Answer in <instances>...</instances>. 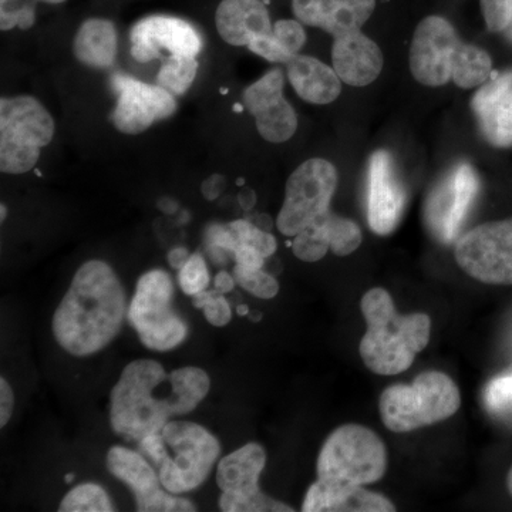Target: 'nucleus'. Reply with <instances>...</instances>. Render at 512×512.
<instances>
[{
	"label": "nucleus",
	"mask_w": 512,
	"mask_h": 512,
	"mask_svg": "<svg viewBox=\"0 0 512 512\" xmlns=\"http://www.w3.org/2000/svg\"><path fill=\"white\" fill-rule=\"evenodd\" d=\"M126 315V292L113 268L103 261L86 262L53 316L57 343L70 355L100 352L116 338Z\"/></svg>",
	"instance_id": "f257e3e1"
},
{
	"label": "nucleus",
	"mask_w": 512,
	"mask_h": 512,
	"mask_svg": "<svg viewBox=\"0 0 512 512\" xmlns=\"http://www.w3.org/2000/svg\"><path fill=\"white\" fill-rule=\"evenodd\" d=\"M360 311L367 330L360 340L359 353L370 372L399 375L409 370L416 356L429 346L430 316L423 312L400 315L386 289L367 291L360 301Z\"/></svg>",
	"instance_id": "f03ea898"
},
{
	"label": "nucleus",
	"mask_w": 512,
	"mask_h": 512,
	"mask_svg": "<svg viewBox=\"0 0 512 512\" xmlns=\"http://www.w3.org/2000/svg\"><path fill=\"white\" fill-rule=\"evenodd\" d=\"M165 369L150 359H138L126 366L110 394L111 427L126 440H143L160 433L177 416L174 390L158 396L168 379Z\"/></svg>",
	"instance_id": "7ed1b4c3"
},
{
	"label": "nucleus",
	"mask_w": 512,
	"mask_h": 512,
	"mask_svg": "<svg viewBox=\"0 0 512 512\" xmlns=\"http://www.w3.org/2000/svg\"><path fill=\"white\" fill-rule=\"evenodd\" d=\"M140 447L156 463L161 484L171 494L200 487L221 453L220 441L191 421H168L160 433L140 440Z\"/></svg>",
	"instance_id": "20e7f679"
},
{
	"label": "nucleus",
	"mask_w": 512,
	"mask_h": 512,
	"mask_svg": "<svg viewBox=\"0 0 512 512\" xmlns=\"http://www.w3.org/2000/svg\"><path fill=\"white\" fill-rule=\"evenodd\" d=\"M461 394L446 373L427 370L412 386L393 384L380 394V419L394 433H409L453 417L460 410Z\"/></svg>",
	"instance_id": "39448f33"
},
{
	"label": "nucleus",
	"mask_w": 512,
	"mask_h": 512,
	"mask_svg": "<svg viewBox=\"0 0 512 512\" xmlns=\"http://www.w3.org/2000/svg\"><path fill=\"white\" fill-rule=\"evenodd\" d=\"M386 470V444L375 431L360 424H343L320 448L316 481L328 487H365L382 480Z\"/></svg>",
	"instance_id": "423d86ee"
},
{
	"label": "nucleus",
	"mask_w": 512,
	"mask_h": 512,
	"mask_svg": "<svg viewBox=\"0 0 512 512\" xmlns=\"http://www.w3.org/2000/svg\"><path fill=\"white\" fill-rule=\"evenodd\" d=\"M55 121L35 97L0 100V170L26 174L35 168L40 150L52 143Z\"/></svg>",
	"instance_id": "0eeeda50"
},
{
	"label": "nucleus",
	"mask_w": 512,
	"mask_h": 512,
	"mask_svg": "<svg viewBox=\"0 0 512 512\" xmlns=\"http://www.w3.org/2000/svg\"><path fill=\"white\" fill-rule=\"evenodd\" d=\"M173 296V279L163 269H153L138 279L128 320L148 349L165 352L187 338V325L171 305Z\"/></svg>",
	"instance_id": "6e6552de"
},
{
	"label": "nucleus",
	"mask_w": 512,
	"mask_h": 512,
	"mask_svg": "<svg viewBox=\"0 0 512 512\" xmlns=\"http://www.w3.org/2000/svg\"><path fill=\"white\" fill-rule=\"evenodd\" d=\"M338 188V171L329 161L312 158L296 168L286 183L285 201L276 227L285 237H295L330 211Z\"/></svg>",
	"instance_id": "1a4fd4ad"
},
{
	"label": "nucleus",
	"mask_w": 512,
	"mask_h": 512,
	"mask_svg": "<svg viewBox=\"0 0 512 512\" xmlns=\"http://www.w3.org/2000/svg\"><path fill=\"white\" fill-rule=\"evenodd\" d=\"M266 466L264 447L245 444L220 461L217 484L221 488L220 508L225 512H291L292 507L262 493L259 477Z\"/></svg>",
	"instance_id": "9d476101"
},
{
	"label": "nucleus",
	"mask_w": 512,
	"mask_h": 512,
	"mask_svg": "<svg viewBox=\"0 0 512 512\" xmlns=\"http://www.w3.org/2000/svg\"><path fill=\"white\" fill-rule=\"evenodd\" d=\"M458 266L488 285H512V218L485 222L458 238Z\"/></svg>",
	"instance_id": "9b49d317"
},
{
	"label": "nucleus",
	"mask_w": 512,
	"mask_h": 512,
	"mask_svg": "<svg viewBox=\"0 0 512 512\" xmlns=\"http://www.w3.org/2000/svg\"><path fill=\"white\" fill-rule=\"evenodd\" d=\"M480 188L470 164H458L427 198L424 220L434 238L443 244L456 241Z\"/></svg>",
	"instance_id": "f8f14e48"
},
{
	"label": "nucleus",
	"mask_w": 512,
	"mask_h": 512,
	"mask_svg": "<svg viewBox=\"0 0 512 512\" xmlns=\"http://www.w3.org/2000/svg\"><path fill=\"white\" fill-rule=\"evenodd\" d=\"M111 84L117 93L111 121L127 136L144 133L157 121L167 120L177 111L174 94L158 84L140 82L126 74H114Z\"/></svg>",
	"instance_id": "ddd939ff"
},
{
	"label": "nucleus",
	"mask_w": 512,
	"mask_h": 512,
	"mask_svg": "<svg viewBox=\"0 0 512 512\" xmlns=\"http://www.w3.org/2000/svg\"><path fill=\"white\" fill-rule=\"evenodd\" d=\"M461 40L454 26L441 16L421 20L410 47V70L427 87L444 86L451 80V62Z\"/></svg>",
	"instance_id": "4468645a"
},
{
	"label": "nucleus",
	"mask_w": 512,
	"mask_h": 512,
	"mask_svg": "<svg viewBox=\"0 0 512 512\" xmlns=\"http://www.w3.org/2000/svg\"><path fill=\"white\" fill-rule=\"evenodd\" d=\"M130 53L138 63L170 56H195L202 50L200 32L187 20L153 15L138 20L130 30Z\"/></svg>",
	"instance_id": "2eb2a0df"
},
{
	"label": "nucleus",
	"mask_w": 512,
	"mask_h": 512,
	"mask_svg": "<svg viewBox=\"0 0 512 512\" xmlns=\"http://www.w3.org/2000/svg\"><path fill=\"white\" fill-rule=\"evenodd\" d=\"M107 468L131 488L140 512L195 511L194 504L185 498L174 497L161 490L160 476L136 451L124 447L110 448Z\"/></svg>",
	"instance_id": "dca6fc26"
},
{
	"label": "nucleus",
	"mask_w": 512,
	"mask_h": 512,
	"mask_svg": "<svg viewBox=\"0 0 512 512\" xmlns=\"http://www.w3.org/2000/svg\"><path fill=\"white\" fill-rule=\"evenodd\" d=\"M406 190L396 173L389 151L379 150L369 163L367 177V221L377 235L392 234L402 220Z\"/></svg>",
	"instance_id": "f3484780"
},
{
	"label": "nucleus",
	"mask_w": 512,
	"mask_h": 512,
	"mask_svg": "<svg viewBox=\"0 0 512 512\" xmlns=\"http://www.w3.org/2000/svg\"><path fill=\"white\" fill-rule=\"evenodd\" d=\"M471 107L488 143L512 146V70L491 74L473 97Z\"/></svg>",
	"instance_id": "a211bd4d"
},
{
	"label": "nucleus",
	"mask_w": 512,
	"mask_h": 512,
	"mask_svg": "<svg viewBox=\"0 0 512 512\" xmlns=\"http://www.w3.org/2000/svg\"><path fill=\"white\" fill-rule=\"evenodd\" d=\"M375 8L376 0H292L299 22L325 30L335 39L362 29Z\"/></svg>",
	"instance_id": "6ab92c4d"
},
{
	"label": "nucleus",
	"mask_w": 512,
	"mask_h": 512,
	"mask_svg": "<svg viewBox=\"0 0 512 512\" xmlns=\"http://www.w3.org/2000/svg\"><path fill=\"white\" fill-rule=\"evenodd\" d=\"M333 69L343 83L365 87L375 82L383 70L380 47L362 30L336 37L332 49Z\"/></svg>",
	"instance_id": "aec40b11"
},
{
	"label": "nucleus",
	"mask_w": 512,
	"mask_h": 512,
	"mask_svg": "<svg viewBox=\"0 0 512 512\" xmlns=\"http://www.w3.org/2000/svg\"><path fill=\"white\" fill-rule=\"evenodd\" d=\"M218 35L231 46H247L272 33L271 16L262 0H221L215 12Z\"/></svg>",
	"instance_id": "412c9836"
},
{
	"label": "nucleus",
	"mask_w": 512,
	"mask_h": 512,
	"mask_svg": "<svg viewBox=\"0 0 512 512\" xmlns=\"http://www.w3.org/2000/svg\"><path fill=\"white\" fill-rule=\"evenodd\" d=\"M305 512H392L396 507L382 494L366 490L363 485L328 487L315 481L303 500Z\"/></svg>",
	"instance_id": "4be33fe9"
},
{
	"label": "nucleus",
	"mask_w": 512,
	"mask_h": 512,
	"mask_svg": "<svg viewBox=\"0 0 512 512\" xmlns=\"http://www.w3.org/2000/svg\"><path fill=\"white\" fill-rule=\"evenodd\" d=\"M288 79L293 90L308 103H332L342 92V79L335 69L312 56H293L288 63Z\"/></svg>",
	"instance_id": "5701e85b"
},
{
	"label": "nucleus",
	"mask_w": 512,
	"mask_h": 512,
	"mask_svg": "<svg viewBox=\"0 0 512 512\" xmlns=\"http://www.w3.org/2000/svg\"><path fill=\"white\" fill-rule=\"evenodd\" d=\"M119 36L109 19L84 20L73 40V52L80 63L92 69H109L116 62Z\"/></svg>",
	"instance_id": "b1692460"
},
{
	"label": "nucleus",
	"mask_w": 512,
	"mask_h": 512,
	"mask_svg": "<svg viewBox=\"0 0 512 512\" xmlns=\"http://www.w3.org/2000/svg\"><path fill=\"white\" fill-rule=\"evenodd\" d=\"M493 74V60L485 50L461 42L451 62V80L461 89L483 86Z\"/></svg>",
	"instance_id": "393cba45"
},
{
	"label": "nucleus",
	"mask_w": 512,
	"mask_h": 512,
	"mask_svg": "<svg viewBox=\"0 0 512 512\" xmlns=\"http://www.w3.org/2000/svg\"><path fill=\"white\" fill-rule=\"evenodd\" d=\"M178 416L194 412L210 392L211 380L200 367H181L170 373Z\"/></svg>",
	"instance_id": "a878e982"
},
{
	"label": "nucleus",
	"mask_w": 512,
	"mask_h": 512,
	"mask_svg": "<svg viewBox=\"0 0 512 512\" xmlns=\"http://www.w3.org/2000/svg\"><path fill=\"white\" fill-rule=\"evenodd\" d=\"M255 123L262 138L275 144L291 140L298 130V116L285 97L256 114Z\"/></svg>",
	"instance_id": "bb28decb"
},
{
	"label": "nucleus",
	"mask_w": 512,
	"mask_h": 512,
	"mask_svg": "<svg viewBox=\"0 0 512 512\" xmlns=\"http://www.w3.org/2000/svg\"><path fill=\"white\" fill-rule=\"evenodd\" d=\"M198 66L195 56H168L157 74V84L174 96H184L197 77Z\"/></svg>",
	"instance_id": "cd10ccee"
},
{
	"label": "nucleus",
	"mask_w": 512,
	"mask_h": 512,
	"mask_svg": "<svg viewBox=\"0 0 512 512\" xmlns=\"http://www.w3.org/2000/svg\"><path fill=\"white\" fill-rule=\"evenodd\" d=\"M328 235L330 251L336 256L353 254L362 245V229L355 221L340 217L332 211L319 218Z\"/></svg>",
	"instance_id": "c85d7f7f"
},
{
	"label": "nucleus",
	"mask_w": 512,
	"mask_h": 512,
	"mask_svg": "<svg viewBox=\"0 0 512 512\" xmlns=\"http://www.w3.org/2000/svg\"><path fill=\"white\" fill-rule=\"evenodd\" d=\"M284 73L279 69L264 74L258 82L251 84L242 94V103L245 109L256 116L266 107L272 106L284 97Z\"/></svg>",
	"instance_id": "c756f323"
},
{
	"label": "nucleus",
	"mask_w": 512,
	"mask_h": 512,
	"mask_svg": "<svg viewBox=\"0 0 512 512\" xmlns=\"http://www.w3.org/2000/svg\"><path fill=\"white\" fill-rule=\"evenodd\" d=\"M60 512H111L114 511L109 495L100 485L87 483L74 487L63 498Z\"/></svg>",
	"instance_id": "7c9ffc66"
},
{
	"label": "nucleus",
	"mask_w": 512,
	"mask_h": 512,
	"mask_svg": "<svg viewBox=\"0 0 512 512\" xmlns=\"http://www.w3.org/2000/svg\"><path fill=\"white\" fill-rule=\"evenodd\" d=\"M292 251L303 262H318L330 249L328 235L322 222L315 221L293 237Z\"/></svg>",
	"instance_id": "2f4dec72"
},
{
	"label": "nucleus",
	"mask_w": 512,
	"mask_h": 512,
	"mask_svg": "<svg viewBox=\"0 0 512 512\" xmlns=\"http://www.w3.org/2000/svg\"><path fill=\"white\" fill-rule=\"evenodd\" d=\"M229 228L237 239L238 247L239 245H248V247L258 249L265 258H271L278 248L274 235L256 227L254 222L238 220L231 222Z\"/></svg>",
	"instance_id": "473e14b6"
},
{
	"label": "nucleus",
	"mask_w": 512,
	"mask_h": 512,
	"mask_svg": "<svg viewBox=\"0 0 512 512\" xmlns=\"http://www.w3.org/2000/svg\"><path fill=\"white\" fill-rule=\"evenodd\" d=\"M234 276L237 284L244 291L259 299H274L279 292V284L275 276L262 269H244L235 265Z\"/></svg>",
	"instance_id": "72a5a7b5"
},
{
	"label": "nucleus",
	"mask_w": 512,
	"mask_h": 512,
	"mask_svg": "<svg viewBox=\"0 0 512 512\" xmlns=\"http://www.w3.org/2000/svg\"><path fill=\"white\" fill-rule=\"evenodd\" d=\"M36 22V3L32 0H0V29L28 30Z\"/></svg>",
	"instance_id": "f704fd0d"
},
{
	"label": "nucleus",
	"mask_w": 512,
	"mask_h": 512,
	"mask_svg": "<svg viewBox=\"0 0 512 512\" xmlns=\"http://www.w3.org/2000/svg\"><path fill=\"white\" fill-rule=\"evenodd\" d=\"M178 284L185 295H195V293L204 291L210 284V272L205 264L204 256L201 254H192L183 269H180L178 275Z\"/></svg>",
	"instance_id": "c9c22d12"
},
{
	"label": "nucleus",
	"mask_w": 512,
	"mask_h": 512,
	"mask_svg": "<svg viewBox=\"0 0 512 512\" xmlns=\"http://www.w3.org/2000/svg\"><path fill=\"white\" fill-rule=\"evenodd\" d=\"M208 249H210L211 258L214 259L217 264H225L228 261V256L231 255L234 258L235 251L238 248L237 239L232 234L229 225L222 227V225H211L208 228L207 234Z\"/></svg>",
	"instance_id": "e433bc0d"
},
{
	"label": "nucleus",
	"mask_w": 512,
	"mask_h": 512,
	"mask_svg": "<svg viewBox=\"0 0 512 512\" xmlns=\"http://www.w3.org/2000/svg\"><path fill=\"white\" fill-rule=\"evenodd\" d=\"M272 35L291 56L299 55L306 43V32L298 19L278 20L274 23Z\"/></svg>",
	"instance_id": "4c0bfd02"
},
{
	"label": "nucleus",
	"mask_w": 512,
	"mask_h": 512,
	"mask_svg": "<svg viewBox=\"0 0 512 512\" xmlns=\"http://www.w3.org/2000/svg\"><path fill=\"white\" fill-rule=\"evenodd\" d=\"M485 25L493 33L507 32L512 20V0H480Z\"/></svg>",
	"instance_id": "58836bf2"
},
{
	"label": "nucleus",
	"mask_w": 512,
	"mask_h": 512,
	"mask_svg": "<svg viewBox=\"0 0 512 512\" xmlns=\"http://www.w3.org/2000/svg\"><path fill=\"white\" fill-rule=\"evenodd\" d=\"M485 403L493 412L512 409V375L498 377L485 389Z\"/></svg>",
	"instance_id": "ea45409f"
},
{
	"label": "nucleus",
	"mask_w": 512,
	"mask_h": 512,
	"mask_svg": "<svg viewBox=\"0 0 512 512\" xmlns=\"http://www.w3.org/2000/svg\"><path fill=\"white\" fill-rule=\"evenodd\" d=\"M248 49L251 50L252 53H255V55L264 57L268 62L286 64L293 57L286 52L284 47L279 45L278 40L275 39L272 33L256 37L255 40H252V42L249 43Z\"/></svg>",
	"instance_id": "a19ab883"
},
{
	"label": "nucleus",
	"mask_w": 512,
	"mask_h": 512,
	"mask_svg": "<svg viewBox=\"0 0 512 512\" xmlns=\"http://www.w3.org/2000/svg\"><path fill=\"white\" fill-rule=\"evenodd\" d=\"M202 311H204L205 319L217 328L227 326L232 319L231 306H229L227 299L222 296V293H218Z\"/></svg>",
	"instance_id": "79ce46f5"
},
{
	"label": "nucleus",
	"mask_w": 512,
	"mask_h": 512,
	"mask_svg": "<svg viewBox=\"0 0 512 512\" xmlns=\"http://www.w3.org/2000/svg\"><path fill=\"white\" fill-rule=\"evenodd\" d=\"M235 265L244 269H262L265 265V256L258 249L239 245L234 254Z\"/></svg>",
	"instance_id": "37998d69"
},
{
	"label": "nucleus",
	"mask_w": 512,
	"mask_h": 512,
	"mask_svg": "<svg viewBox=\"0 0 512 512\" xmlns=\"http://www.w3.org/2000/svg\"><path fill=\"white\" fill-rule=\"evenodd\" d=\"M15 407V394L8 380L0 379V427H6Z\"/></svg>",
	"instance_id": "c03bdc74"
},
{
	"label": "nucleus",
	"mask_w": 512,
	"mask_h": 512,
	"mask_svg": "<svg viewBox=\"0 0 512 512\" xmlns=\"http://www.w3.org/2000/svg\"><path fill=\"white\" fill-rule=\"evenodd\" d=\"M225 187H227V178L221 174H212L207 180L202 181L201 192L205 200L215 201L220 198Z\"/></svg>",
	"instance_id": "a18cd8bd"
},
{
	"label": "nucleus",
	"mask_w": 512,
	"mask_h": 512,
	"mask_svg": "<svg viewBox=\"0 0 512 512\" xmlns=\"http://www.w3.org/2000/svg\"><path fill=\"white\" fill-rule=\"evenodd\" d=\"M190 258V252H188V249L184 247L171 249L167 256L168 264H170L171 268L177 269V271L183 269L184 265L187 264L188 259Z\"/></svg>",
	"instance_id": "49530a36"
},
{
	"label": "nucleus",
	"mask_w": 512,
	"mask_h": 512,
	"mask_svg": "<svg viewBox=\"0 0 512 512\" xmlns=\"http://www.w3.org/2000/svg\"><path fill=\"white\" fill-rule=\"evenodd\" d=\"M235 285H237V279H235L234 275L228 274L227 271H220L217 276H215V289L221 293L234 291Z\"/></svg>",
	"instance_id": "de8ad7c7"
},
{
	"label": "nucleus",
	"mask_w": 512,
	"mask_h": 512,
	"mask_svg": "<svg viewBox=\"0 0 512 512\" xmlns=\"http://www.w3.org/2000/svg\"><path fill=\"white\" fill-rule=\"evenodd\" d=\"M221 293L220 291H201L192 295V305H194L195 309H204L205 306L208 305L215 298V296Z\"/></svg>",
	"instance_id": "09e8293b"
},
{
	"label": "nucleus",
	"mask_w": 512,
	"mask_h": 512,
	"mask_svg": "<svg viewBox=\"0 0 512 512\" xmlns=\"http://www.w3.org/2000/svg\"><path fill=\"white\" fill-rule=\"evenodd\" d=\"M238 202L245 211L252 210L256 204V194L251 188H242L238 195Z\"/></svg>",
	"instance_id": "8fccbe9b"
},
{
	"label": "nucleus",
	"mask_w": 512,
	"mask_h": 512,
	"mask_svg": "<svg viewBox=\"0 0 512 512\" xmlns=\"http://www.w3.org/2000/svg\"><path fill=\"white\" fill-rule=\"evenodd\" d=\"M157 207L164 214L173 215L178 211V202L174 201L173 198L164 197L158 200Z\"/></svg>",
	"instance_id": "3c124183"
},
{
	"label": "nucleus",
	"mask_w": 512,
	"mask_h": 512,
	"mask_svg": "<svg viewBox=\"0 0 512 512\" xmlns=\"http://www.w3.org/2000/svg\"><path fill=\"white\" fill-rule=\"evenodd\" d=\"M256 227H259L261 229H264V231H271L272 228V218L269 217V215L261 214L256 217V220L254 222Z\"/></svg>",
	"instance_id": "603ef678"
},
{
	"label": "nucleus",
	"mask_w": 512,
	"mask_h": 512,
	"mask_svg": "<svg viewBox=\"0 0 512 512\" xmlns=\"http://www.w3.org/2000/svg\"><path fill=\"white\" fill-rule=\"evenodd\" d=\"M33 3H46V5H60V3L66 2V0H32Z\"/></svg>",
	"instance_id": "864d4df0"
},
{
	"label": "nucleus",
	"mask_w": 512,
	"mask_h": 512,
	"mask_svg": "<svg viewBox=\"0 0 512 512\" xmlns=\"http://www.w3.org/2000/svg\"><path fill=\"white\" fill-rule=\"evenodd\" d=\"M248 318L252 320V322H259L262 319L261 312H249Z\"/></svg>",
	"instance_id": "5fc2aeb1"
},
{
	"label": "nucleus",
	"mask_w": 512,
	"mask_h": 512,
	"mask_svg": "<svg viewBox=\"0 0 512 512\" xmlns=\"http://www.w3.org/2000/svg\"><path fill=\"white\" fill-rule=\"evenodd\" d=\"M237 313L239 316H248L249 308L247 305H239L237 308Z\"/></svg>",
	"instance_id": "6e6d98bb"
},
{
	"label": "nucleus",
	"mask_w": 512,
	"mask_h": 512,
	"mask_svg": "<svg viewBox=\"0 0 512 512\" xmlns=\"http://www.w3.org/2000/svg\"><path fill=\"white\" fill-rule=\"evenodd\" d=\"M6 217H8V208L5 207V204H2V207H0V221H5Z\"/></svg>",
	"instance_id": "4d7b16f0"
},
{
	"label": "nucleus",
	"mask_w": 512,
	"mask_h": 512,
	"mask_svg": "<svg viewBox=\"0 0 512 512\" xmlns=\"http://www.w3.org/2000/svg\"><path fill=\"white\" fill-rule=\"evenodd\" d=\"M74 474H67L66 477H64V481H66L67 484H72L74 481Z\"/></svg>",
	"instance_id": "13d9d810"
},
{
	"label": "nucleus",
	"mask_w": 512,
	"mask_h": 512,
	"mask_svg": "<svg viewBox=\"0 0 512 512\" xmlns=\"http://www.w3.org/2000/svg\"><path fill=\"white\" fill-rule=\"evenodd\" d=\"M507 33H508V36H510L512 39V20H511L510 28L507 29Z\"/></svg>",
	"instance_id": "bf43d9fd"
}]
</instances>
